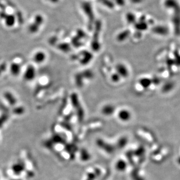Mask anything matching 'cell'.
I'll list each match as a JSON object with an SVG mask.
<instances>
[{"mask_svg":"<svg viewBox=\"0 0 180 180\" xmlns=\"http://www.w3.org/2000/svg\"><path fill=\"white\" fill-rule=\"evenodd\" d=\"M12 169L14 173L19 175L24 171L25 164L22 162H18L13 166Z\"/></svg>","mask_w":180,"mask_h":180,"instance_id":"cell-1","label":"cell"},{"mask_svg":"<svg viewBox=\"0 0 180 180\" xmlns=\"http://www.w3.org/2000/svg\"><path fill=\"white\" fill-rule=\"evenodd\" d=\"M17 180V179H16V180Z\"/></svg>","mask_w":180,"mask_h":180,"instance_id":"cell-4","label":"cell"},{"mask_svg":"<svg viewBox=\"0 0 180 180\" xmlns=\"http://www.w3.org/2000/svg\"><path fill=\"white\" fill-rule=\"evenodd\" d=\"M44 58V55L42 53H39V54H38L36 55V61H37V62H41V61H43V60Z\"/></svg>","mask_w":180,"mask_h":180,"instance_id":"cell-3","label":"cell"},{"mask_svg":"<svg viewBox=\"0 0 180 180\" xmlns=\"http://www.w3.org/2000/svg\"><path fill=\"white\" fill-rule=\"evenodd\" d=\"M32 68H29L26 72V76L25 77L27 79L33 78V77L34 76L35 72H34V70Z\"/></svg>","mask_w":180,"mask_h":180,"instance_id":"cell-2","label":"cell"}]
</instances>
